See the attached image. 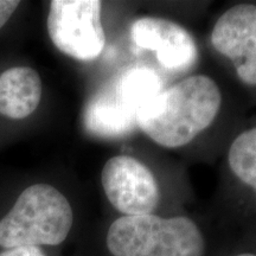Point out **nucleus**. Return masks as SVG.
<instances>
[{
	"instance_id": "20e7f679",
	"label": "nucleus",
	"mask_w": 256,
	"mask_h": 256,
	"mask_svg": "<svg viewBox=\"0 0 256 256\" xmlns=\"http://www.w3.org/2000/svg\"><path fill=\"white\" fill-rule=\"evenodd\" d=\"M162 90V80L153 70H127L104 84L88 101L83 116L86 130L106 139L126 136L136 128L140 108Z\"/></svg>"
},
{
	"instance_id": "9b49d317",
	"label": "nucleus",
	"mask_w": 256,
	"mask_h": 256,
	"mask_svg": "<svg viewBox=\"0 0 256 256\" xmlns=\"http://www.w3.org/2000/svg\"><path fill=\"white\" fill-rule=\"evenodd\" d=\"M19 5L18 0H0V28L8 23Z\"/></svg>"
},
{
	"instance_id": "39448f33",
	"label": "nucleus",
	"mask_w": 256,
	"mask_h": 256,
	"mask_svg": "<svg viewBox=\"0 0 256 256\" xmlns=\"http://www.w3.org/2000/svg\"><path fill=\"white\" fill-rule=\"evenodd\" d=\"M101 8L98 0L50 2L46 25L54 46L82 62L98 58L106 44Z\"/></svg>"
},
{
	"instance_id": "ddd939ff",
	"label": "nucleus",
	"mask_w": 256,
	"mask_h": 256,
	"mask_svg": "<svg viewBox=\"0 0 256 256\" xmlns=\"http://www.w3.org/2000/svg\"><path fill=\"white\" fill-rule=\"evenodd\" d=\"M236 256H256L255 254H250V252H243V254H238Z\"/></svg>"
},
{
	"instance_id": "423d86ee",
	"label": "nucleus",
	"mask_w": 256,
	"mask_h": 256,
	"mask_svg": "<svg viewBox=\"0 0 256 256\" xmlns=\"http://www.w3.org/2000/svg\"><path fill=\"white\" fill-rule=\"evenodd\" d=\"M108 200L124 216L150 215L159 202V188L151 170L130 156H113L101 174Z\"/></svg>"
},
{
	"instance_id": "f8f14e48",
	"label": "nucleus",
	"mask_w": 256,
	"mask_h": 256,
	"mask_svg": "<svg viewBox=\"0 0 256 256\" xmlns=\"http://www.w3.org/2000/svg\"><path fill=\"white\" fill-rule=\"evenodd\" d=\"M0 256H46L40 247H16L5 249Z\"/></svg>"
},
{
	"instance_id": "1a4fd4ad",
	"label": "nucleus",
	"mask_w": 256,
	"mask_h": 256,
	"mask_svg": "<svg viewBox=\"0 0 256 256\" xmlns=\"http://www.w3.org/2000/svg\"><path fill=\"white\" fill-rule=\"evenodd\" d=\"M40 74L30 66H14L0 76V115L12 120L30 116L42 98Z\"/></svg>"
},
{
	"instance_id": "0eeeda50",
	"label": "nucleus",
	"mask_w": 256,
	"mask_h": 256,
	"mask_svg": "<svg viewBox=\"0 0 256 256\" xmlns=\"http://www.w3.org/2000/svg\"><path fill=\"white\" fill-rule=\"evenodd\" d=\"M215 49L232 60L240 80L256 86V6L236 5L218 18L211 32Z\"/></svg>"
},
{
	"instance_id": "7ed1b4c3",
	"label": "nucleus",
	"mask_w": 256,
	"mask_h": 256,
	"mask_svg": "<svg viewBox=\"0 0 256 256\" xmlns=\"http://www.w3.org/2000/svg\"><path fill=\"white\" fill-rule=\"evenodd\" d=\"M106 242L113 256H204L206 250L197 224L183 216H122L112 223Z\"/></svg>"
},
{
	"instance_id": "f257e3e1",
	"label": "nucleus",
	"mask_w": 256,
	"mask_h": 256,
	"mask_svg": "<svg viewBox=\"0 0 256 256\" xmlns=\"http://www.w3.org/2000/svg\"><path fill=\"white\" fill-rule=\"evenodd\" d=\"M220 104L222 96L214 80L191 76L140 108L136 126L160 146L182 147L212 124Z\"/></svg>"
},
{
	"instance_id": "9d476101",
	"label": "nucleus",
	"mask_w": 256,
	"mask_h": 256,
	"mask_svg": "<svg viewBox=\"0 0 256 256\" xmlns=\"http://www.w3.org/2000/svg\"><path fill=\"white\" fill-rule=\"evenodd\" d=\"M228 162L234 174L256 191V128L246 130L234 140Z\"/></svg>"
},
{
	"instance_id": "6e6552de",
	"label": "nucleus",
	"mask_w": 256,
	"mask_h": 256,
	"mask_svg": "<svg viewBox=\"0 0 256 256\" xmlns=\"http://www.w3.org/2000/svg\"><path fill=\"white\" fill-rule=\"evenodd\" d=\"M130 34L136 46L154 51L159 63L165 69L184 72L196 63V42L183 26L174 22L144 17L134 22Z\"/></svg>"
},
{
	"instance_id": "f03ea898",
	"label": "nucleus",
	"mask_w": 256,
	"mask_h": 256,
	"mask_svg": "<svg viewBox=\"0 0 256 256\" xmlns=\"http://www.w3.org/2000/svg\"><path fill=\"white\" fill-rule=\"evenodd\" d=\"M72 223V208L62 192L49 184H34L0 220V247L58 246Z\"/></svg>"
}]
</instances>
